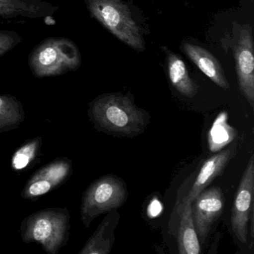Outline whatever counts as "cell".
I'll return each mask as SVG.
<instances>
[{"instance_id": "cell-13", "label": "cell", "mask_w": 254, "mask_h": 254, "mask_svg": "<svg viewBox=\"0 0 254 254\" xmlns=\"http://www.w3.org/2000/svg\"><path fill=\"white\" fill-rule=\"evenodd\" d=\"M178 243L180 254H199L200 253V241L194 228L190 202H183Z\"/></svg>"}, {"instance_id": "cell-11", "label": "cell", "mask_w": 254, "mask_h": 254, "mask_svg": "<svg viewBox=\"0 0 254 254\" xmlns=\"http://www.w3.org/2000/svg\"><path fill=\"white\" fill-rule=\"evenodd\" d=\"M166 49L168 73L175 90L187 98H193L198 91L197 84L191 79L184 62L177 55Z\"/></svg>"}, {"instance_id": "cell-12", "label": "cell", "mask_w": 254, "mask_h": 254, "mask_svg": "<svg viewBox=\"0 0 254 254\" xmlns=\"http://www.w3.org/2000/svg\"><path fill=\"white\" fill-rule=\"evenodd\" d=\"M96 234L87 244L84 252L87 254H108L115 242L116 229L120 221V215L117 210L108 212Z\"/></svg>"}, {"instance_id": "cell-1", "label": "cell", "mask_w": 254, "mask_h": 254, "mask_svg": "<svg viewBox=\"0 0 254 254\" xmlns=\"http://www.w3.org/2000/svg\"><path fill=\"white\" fill-rule=\"evenodd\" d=\"M92 113L99 127L116 136L140 135L150 120L148 112L138 108L128 95L120 93L105 94L96 99Z\"/></svg>"}, {"instance_id": "cell-5", "label": "cell", "mask_w": 254, "mask_h": 254, "mask_svg": "<svg viewBox=\"0 0 254 254\" xmlns=\"http://www.w3.org/2000/svg\"><path fill=\"white\" fill-rule=\"evenodd\" d=\"M254 155L252 154L241 178L232 209V230L236 239L246 243L249 234V221L254 213Z\"/></svg>"}, {"instance_id": "cell-18", "label": "cell", "mask_w": 254, "mask_h": 254, "mask_svg": "<svg viewBox=\"0 0 254 254\" xmlns=\"http://www.w3.org/2000/svg\"><path fill=\"white\" fill-rule=\"evenodd\" d=\"M29 163V157H28L24 153L17 154L14 157V167L17 169H22L26 167Z\"/></svg>"}, {"instance_id": "cell-6", "label": "cell", "mask_w": 254, "mask_h": 254, "mask_svg": "<svg viewBox=\"0 0 254 254\" xmlns=\"http://www.w3.org/2000/svg\"><path fill=\"white\" fill-rule=\"evenodd\" d=\"M225 197L219 187L205 189L191 203V215L199 241L204 244L214 223L222 215Z\"/></svg>"}, {"instance_id": "cell-7", "label": "cell", "mask_w": 254, "mask_h": 254, "mask_svg": "<svg viewBox=\"0 0 254 254\" xmlns=\"http://www.w3.org/2000/svg\"><path fill=\"white\" fill-rule=\"evenodd\" d=\"M234 57L238 82L241 93L254 109V40L251 28H245L241 31L237 44L235 46Z\"/></svg>"}, {"instance_id": "cell-16", "label": "cell", "mask_w": 254, "mask_h": 254, "mask_svg": "<svg viewBox=\"0 0 254 254\" xmlns=\"http://www.w3.org/2000/svg\"><path fill=\"white\" fill-rule=\"evenodd\" d=\"M53 224L47 218H40L37 220L33 227L32 235L35 240L45 242L53 233Z\"/></svg>"}, {"instance_id": "cell-9", "label": "cell", "mask_w": 254, "mask_h": 254, "mask_svg": "<svg viewBox=\"0 0 254 254\" xmlns=\"http://www.w3.org/2000/svg\"><path fill=\"white\" fill-rule=\"evenodd\" d=\"M235 154V147L214 154L204 162L189 194L183 202L192 203L194 199L206 188L217 177L222 175L224 169Z\"/></svg>"}, {"instance_id": "cell-3", "label": "cell", "mask_w": 254, "mask_h": 254, "mask_svg": "<svg viewBox=\"0 0 254 254\" xmlns=\"http://www.w3.org/2000/svg\"><path fill=\"white\" fill-rule=\"evenodd\" d=\"M84 2L92 17L116 38L133 50H144L140 29L122 0H84Z\"/></svg>"}, {"instance_id": "cell-15", "label": "cell", "mask_w": 254, "mask_h": 254, "mask_svg": "<svg viewBox=\"0 0 254 254\" xmlns=\"http://www.w3.org/2000/svg\"><path fill=\"white\" fill-rule=\"evenodd\" d=\"M22 41L21 35L14 31L0 30V57L15 48Z\"/></svg>"}, {"instance_id": "cell-17", "label": "cell", "mask_w": 254, "mask_h": 254, "mask_svg": "<svg viewBox=\"0 0 254 254\" xmlns=\"http://www.w3.org/2000/svg\"><path fill=\"white\" fill-rule=\"evenodd\" d=\"M51 189V184L47 181H38L29 187V193L32 195L38 196L46 194Z\"/></svg>"}, {"instance_id": "cell-2", "label": "cell", "mask_w": 254, "mask_h": 254, "mask_svg": "<svg viewBox=\"0 0 254 254\" xmlns=\"http://www.w3.org/2000/svg\"><path fill=\"white\" fill-rule=\"evenodd\" d=\"M81 64L79 49L64 37H51L41 41L29 56V66L38 78L59 76L75 72Z\"/></svg>"}, {"instance_id": "cell-14", "label": "cell", "mask_w": 254, "mask_h": 254, "mask_svg": "<svg viewBox=\"0 0 254 254\" xmlns=\"http://www.w3.org/2000/svg\"><path fill=\"white\" fill-rule=\"evenodd\" d=\"M19 105L14 98L10 96H0V127L12 124L14 114H18Z\"/></svg>"}, {"instance_id": "cell-4", "label": "cell", "mask_w": 254, "mask_h": 254, "mask_svg": "<svg viewBox=\"0 0 254 254\" xmlns=\"http://www.w3.org/2000/svg\"><path fill=\"white\" fill-rule=\"evenodd\" d=\"M128 197L126 182L116 175H108L95 181L89 188L83 203L87 223L99 215L117 210Z\"/></svg>"}, {"instance_id": "cell-8", "label": "cell", "mask_w": 254, "mask_h": 254, "mask_svg": "<svg viewBox=\"0 0 254 254\" xmlns=\"http://www.w3.org/2000/svg\"><path fill=\"white\" fill-rule=\"evenodd\" d=\"M59 10V7L44 0H0V17L4 19L35 20L50 17Z\"/></svg>"}, {"instance_id": "cell-10", "label": "cell", "mask_w": 254, "mask_h": 254, "mask_svg": "<svg viewBox=\"0 0 254 254\" xmlns=\"http://www.w3.org/2000/svg\"><path fill=\"white\" fill-rule=\"evenodd\" d=\"M182 50L190 60L212 82L221 88H230V84L218 59L206 49L190 43H184Z\"/></svg>"}]
</instances>
